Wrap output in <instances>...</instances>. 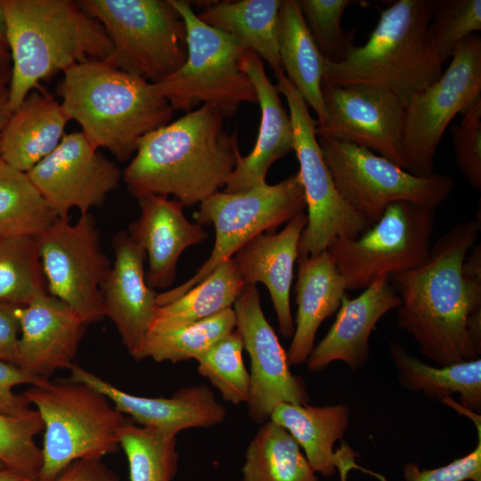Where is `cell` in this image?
I'll use <instances>...</instances> for the list:
<instances>
[{
    "instance_id": "6da1fadb",
    "label": "cell",
    "mask_w": 481,
    "mask_h": 481,
    "mask_svg": "<svg viewBox=\"0 0 481 481\" xmlns=\"http://www.w3.org/2000/svg\"><path fill=\"white\" fill-rule=\"evenodd\" d=\"M481 228L480 218L455 224L431 246L421 266L393 274L401 305L397 323L438 367L479 358L481 310L469 302L461 266Z\"/></svg>"
},
{
    "instance_id": "7a4b0ae2",
    "label": "cell",
    "mask_w": 481,
    "mask_h": 481,
    "mask_svg": "<svg viewBox=\"0 0 481 481\" xmlns=\"http://www.w3.org/2000/svg\"><path fill=\"white\" fill-rule=\"evenodd\" d=\"M224 118L202 104L144 135L122 173L128 192L135 198L173 195L183 207L218 192L242 157Z\"/></svg>"
},
{
    "instance_id": "3957f363",
    "label": "cell",
    "mask_w": 481,
    "mask_h": 481,
    "mask_svg": "<svg viewBox=\"0 0 481 481\" xmlns=\"http://www.w3.org/2000/svg\"><path fill=\"white\" fill-rule=\"evenodd\" d=\"M12 61L13 112L40 81L91 60L109 61L113 45L102 25L72 0H0Z\"/></svg>"
},
{
    "instance_id": "277c9868",
    "label": "cell",
    "mask_w": 481,
    "mask_h": 481,
    "mask_svg": "<svg viewBox=\"0 0 481 481\" xmlns=\"http://www.w3.org/2000/svg\"><path fill=\"white\" fill-rule=\"evenodd\" d=\"M56 94L88 143L120 162L131 159L144 135L170 123L174 112L154 84L105 61L66 69Z\"/></svg>"
},
{
    "instance_id": "5b68a950",
    "label": "cell",
    "mask_w": 481,
    "mask_h": 481,
    "mask_svg": "<svg viewBox=\"0 0 481 481\" xmlns=\"http://www.w3.org/2000/svg\"><path fill=\"white\" fill-rule=\"evenodd\" d=\"M432 7L433 0H398L381 10L364 45H353L339 63L325 61L322 84L381 86L407 107L443 74L429 34Z\"/></svg>"
},
{
    "instance_id": "8992f818",
    "label": "cell",
    "mask_w": 481,
    "mask_h": 481,
    "mask_svg": "<svg viewBox=\"0 0 481 481\" xmlns=\"http://www.w3.org/2000/svg\"><path fill=\"white\" fill-rule=\"evenodd\" d=\"M22 395L36 406L45 427L37 481H53L75 461L115 452L120 428L132 421L103 394L69 379L31 386Z\"/></svg>"
},
{
    "instance_id": "52a82bcc",
    "label": "cell",
    "mask_w": 481,
    "mask_h": 481,
    "mask_svg": "<svg viewBox=\"0 0 481 481\" xmlns=\"http://www.w3.org/2000/svg\"><path fill=\"white\" fill-rule=\"evenodd\" d=\"M186 27L187 59L175 72L154 84L173 110L186 112L200 103L232 117L243 102L257 103L256 90L241 70L245 45L200 20L185 0H170Z\"/></svg>"
},
{
    "instance_id": "ba28073f",
    "label": "cell",
    "mask_w": 481,
    "mask_h": 481,
    "mask_svg": "<svg viewBox=\"0 0 481 481\" xmlns=\"http://www.w3.org/2000/svg\"><path fill=\"white\" fill-rule=\"evenodd\" d=\"M105 29L113 66L157 84L186 61L185 22L170 0H79Z\"/></svg>"
},
{
    "instance_id": "9c48e42d",
    "label": "cell",
    "mask_w": 481,
    "mask_h": 481,
    "mask_svg": "<svg viewBox=\"0 0 481 481\" xmlns=\"http://www.w3.org/2000/svg\"><path fill=\"white\" fill-rule=\"evenodd\" d=\"M306 208L298 173L281 182L266 183L239 193L218 192L200 203L197 224H214L216 241L209 257L197 273L178 287L158 294L159 306L182 297L258 234L274 232Z\"/></svg>"
},
{
    "instance_id": "30bf717a",
    "label": "cell",
    "mask_w": 481,
    "mask_h": 481,
    "mask_svg": "<svg viewBox=\"0 0 481 481\" xmlns=\"http://www.w3.org/2000/svg\"><path fill=\"white\" fill-rule=\"evenodd\" d=\"M435 208L407 200L390 203L355 239L337 238L327 251L346 290L364 289L382 275L416 269L429 258Z\"/></svg>"
},
{
    "instance_id": "8fae6325",
    "label": "cell",
    "mask_w": 481,
    "mask_h": 481,
    "mask_svg": "<svg viewBox=\"0 0 481 481\" xmlns=\"http://www.w3.org/2000/svg\"><path fill=\"white\" fill-rule=\"evenodd\" d=\"M317 139L337 191L371 224L392 202L407 200L436 209L452 191L448 175L416 176L367 148L323 136Z\"/></svg>"
},
{
    "instance_id": "7c38bea8",
    "label": "cell",
    "mask_w": 481,
    "mask_h": 481,
    "mask_svg": "<svg viewBox=\"0 0 481 481\" xmlns=\"http://www.w3.org/2000/svg\"><path fill=\"white\" fill-rule=\"evenodd\" d=\"M279 94L287 102L294 132V152L304 190L307 224L298 242V257L328 249L338 237L355 239L372 225L355 212L337 191L325 164L313 118L304 98L284 72L274 75Z\"/></svg>"
},
{
    "instance_id": "4fadbf2b",
    "label": "cell",
    "mask_w": 481,
    "mask_h": 481,
    "mask_svg": "<svg viewBox=\"0 0 481 481\" xmlns=\"http://www.w3.org/2000/svg\"><path fill=\"white\" fill-rule=\"evenodd\" d=\"M446 70L406 107L404 169L420 177L435 174L434 157L447 126L481 99V38L471 34L452 55Z\"/></svg>"
},
{
    "instance_id": "5bb4252c",
    "label": "cell",
    "mask_w": 481,
    "mask_h": 481,
    "mask_svg": "<svg viewBox=\"0 0 481 481\" xmlns=\"http://www.w3.org/2000/svg\"><path fill=\"white\" fill-rule=\"evenodd\" d=\"M50 294L69 306L83 321L104 317L101 286L110 268L100 244L94 216L81 214L76 224L59 217L36 237Z\"/></svg>"
},
{
    "instance_id": "9a60e30c",
    "label": "cell",
    "mask_w": 481,
    "mask_h": 481,
    "mask_svg": "<svg viewBox=\"0 0 481 481\" xmlns=\"http://www.w3.org/2000/svg\"><path fill=\"white\" fill-rule=\"evenodd\" d=\"M327 119L316 135L356 144L404 169L406 106L387 89L365 85H325Z\"/></svg>"
},
{
    "instance_id": "2e32d148",
    "label": "cell",
    "mask_w": 481,
    "mask_h": 481,
    "mask_svg": "<svg viewBox=\"0 0 481 481\" xmlns=\"http://www.w3.org/2000/svg\"><path fill=\"white\" fill-rule=\"evenodd\" d=\"M232 308L235 330L250 358L249 417L263 424L281 403L308 404L306 384L291 373L287 353L264 314L256 285H245Z\"/></svg>"
},
{
    "instance_id": "e0dca14e",
    "label": "cell",
    "mask_w": 481,
    "mask_h": 481,
    "mask_svg": "<svg viewBox=\"0 0 481 481\" xmlns=\"http://www.w3.org/2000/svg\"><path fill=\"white\" fill-rule=\"evenodd\" d=\"M27 173L58 217H68L72 208L86 214L101 207L122 177L117 165L94 149L81 131L65 135Z\"/></svg>"
},
{
    "instance_id": "ac0fdd59",
    "label": "cell",
    "mask_w": 481,
    "mask_h": 481,
    "mask_svg": "<svg viewBox=\"0 0 481 481\" xmlns=\"http://www.w3.org/2000/svg\"><path fill=\"white\" fill-rule=\"evenodd\" d=\"M69 380L90 386L111 401L115 408L143 427L171 436L192 428H210L223 422L226 408L204 385L182 387L171 397H143L128 394L97 375L73 363Z\"/></svg>"
},
{
    "instance_id": "d6986e66",
    "label": "cell",
    "mask_w": 481,
    "mask_h": 481,
    "mask_svg": "<svg viewBox=\"0 0 481 481\" xmlns=\"http://www.w3.org/2000/svg\"><path fill=\"white\" fill-rule=\"evenodd\" d=\"M114 263L102 286L104 316L115 324L133 358L140 351L156 316L158 293L145 280L144 249L126 231L112 239Z\"/></svg>"
},
{
    "instance_id": "ffe728a7",
    "label": "cell",
    "mask_w": 481,
    "mask_h": 481,
    "mask_svg": "<svg viewBox=\"0 0 481 481\" xmlns=\"http://www.w3.org/2000/svg\"><path fill=\"white\" fill-rule=\"evenodd\" d=\"M16 365L44 378L74 363L86 323L57 298L41 295L19 306Z\"/></svg>"
},
{
    "instance_id": "44dd1931",
    "label": "cell",
    "mask_w": 481,
    "mask_h": 481,
    "mask_svg": "<svg viewBox=\"0 0 481 481\" xmlns=\"http://www.w3.org/2000/svg\"><path fill=\"white\" fill-rule=\"evenodd\" d=\"M241 70L250 79L261 110L258 135L251 152L241 157L230 175L224 192L239 193L265 183L273 162L294 152V132L275 85L269 80L261 58L246 48L240 56Z\"/></svg>"
},
{
    "instance_id": "7402d4cb",
    "label": "cell",
    "mask_w": 481,
    "mask_h": 481,
    "mask_svg": "<svg viewBox=\"0 0 481 481\" xmlns=\"http://www.w3.org/2000/svg\"><path fill=\"white\" fill-rule=\"evenodd\" d=\"M400 305L388 275L376 279L355 298L345 296L335 322L306 361L308 370L322 371L335 361L344 362L354 371L363 368L370 355L371 331L383 315Z\"/></svg>"
},
{
    "instance_id": "603a6c76",
    "label": "cell",
    "mask_w": 481,
    "mask_h": 481,
    "mask_svg": "<svg viewBox=\"0 0 481 481\" xmlns=\"http://www.w3.org/2000/svg\"><path fill=\"white\" fill-rule=\"evenodd\" d=\"M141 215L129 225L130 238L141 246L148 257L146 283L151 289L170 286L176 274L179 257L187 248L208 238L201 225L191 223L183 206L165 196L137 198Z\"/></svg>"
},
{
    "instance_id": "cb8c5ba5",
    "label": "cell",
    "mask_w": 481,
    "mask_h": 481,
    "mask_svg": "<svg viewBox=\"0 0 481 481\" xmlns=\"http://www.w3.org/2000/svg\"><path fill=\"white\" fill-rule=\"evenodd\" d=\"M307 216L302 212L291 218L280 232L261 233L240 248L233 257L245 284L261 282L267 288L275 310L279 330L292 337L295 323L289 292L298 242Z\"/></svg>"
},
{
    "instance_id": "d4e9b609",
    "label": "cell",
    "mask_w": 481,
    "mask_h": 481,
    "mask_svg": "<svg viewBox=\"0 0 481 481\" xmlns=\"http://www.w3.org/2000/svg\"><path fill=\"white\" fill-rule=\"evenodd\" d=\"M295 331L287 356L289 365L306 363L322 322L341 305L346 283L327 250L298 257Z\"/></svg>"
},
{
    "instance_id": "484cf974",
    "label": "cell",
    "mask_w": 481,
    "mask_h": 481,
    "mask_svg": "<svg viewBox=\"0 0 481 481\" xmlns=\"http://www.w3.org/2000/svg\"><path fill=\"white\" fill-rule=\"evenodd\" d=\"M69 118L45 89L32 90L12 112L0 140V158L29 172L61 143Z\"/></svg>"
},
{
    "instance_id": "4316f807",
    "label": "cell",
    "mask_w": 481,
    "mask_h": 481,
    "mask_svg": "<svg viewBox=\"0 0 481 481\" xmlns=\"http://www.w3.org/2000/svg\"><path fill=\"white\" fill-rule=\"evenodd\" d=\"M270 420L289 432L315 472L330 477L338 471L341 451L335 452L334 444L349 427L350 411L346 405L281 403Z\"/></svg>"
},
{
    "instance_id": "83f0119b",
    "label": "cell",
    "mask_w": 481,
    "mask_h": 481,
    "mask_svg": "<svg viewBox=\"0 0 481 481\" xmlns=\"http://www.w3.org/2000/svg\"><path fill=\"white\" fill-rule=\"evenodd\" d=\"M278 45L284 74L315 112L317 125H323L327 119L322 91L325 59L305 22L298 0H281Z\"/></svg>"
},
{
    "instance_id": "f1b7e54d",
    "label": "cell",
    "mask_w": 481,
    "mask_h": 481,
    "mask_svg": "<svg viewBox=\"0 0 481 481\" xmlns=\"http://www.w3.org/2000/svg\"><path fill=\"white\" fill-rule=\"evenodd\" d=\"M281 0L212 1L198 17L239 39L267 61L273 75L284 72L278 45Z\"/></svg>"
},
{
    "instance_id": "f546056e",
    "label": "cell",
    "mask_w": 481,
    "mask_h": 481,
    "mask_svg": "<svg viewBox=\"0 0 481 481\" xmlns=\"http://www.w3.org/2000/svg\"><path fill=\"white\" fill-rule=\"evenodd\" d=\"M400 384L413 392L441 401L459 395L467 411L481 410V359L438 367L411 355L396 342L388 347Z\"/></svg>"
},
{
    "instance_id": "4dcf8cb0",
    "label": "cell",
    "mask_w": 481,
    "mask_h": 481,
    "mask_svg": "<svg viewBox=\"0 0 481 481\" xmlns=\"http://www.w3.org/2000/svg\"><path fill=\"white\" fill-rule=\"evenodd\" d=\"M245 285L232 257L182 297L159 306L149 332L183 326L232 308Z\"/></svg>"
},
{
    "instance_id": "1f68e13d",
    "label": "cell",
    "mask_w": 481,
    "mask_h": 481,
    "mask_svg": "<svg viewBox=\"0 0 481 481\" xmlns=\"http://www.w3.org/2000/svg\"><path fill=\"white\" fill-rule=\"evenodd\" d=\"M300 446L281 426L264 422L249 442L243 481H319Z\"/></svg>"
},
{
    "instance_id": "d6a6232c",
    "label": "cell",
    "mask_w": 481,
    "mask_h": 481,
    "mask_svg": "<svg viewBox=\"0 0 481 481\" xmlns=\"http://www.w3.org/2000/svg\"><path fill=\"white\" fill-rule=\"evenodd\" d=\"M58 218L28 173L0 158V236L37 237Z\"/></svg>"
},
{
    "instance_id": "836d02e7",
    "label": "cell",
    "mask_w": 481,
    "mask_h": 481,
    "mask_svg": "<svg viewBox=\"0 0 481 481\" xmlns=\"http://www.w3.org/2000/svg\"><path fill=\"white\" fill-rule=\"evenodd\" d=\"M233 308L176 328L148 333L136 361L145 358L176 363L197 360L216 343L235 330Z\"/></svg>"
},
{
    "instance_id": "e575fe53",
    "label": "cell",
    "mask_w": 481,
    "mask_h": 481,
    "mask_svg": "<svg viewBox=\"0 0 481 481\" xmlns=\"http://www.w3.org/2000/svg\"><path fill=\"white\" fill-rule=\"evenodd\" d=\"M130 481H172L177 472L176 436L132 420L118 433Z\"/></svg>"
},
{
    "instance_id": "d590c367",
    "label": "cell",
    "mask_w": 481,
    "mask_h": 481,
    "mask_svg": "<svg viewBox=\"0 0 481 481\" xmlns=\"http://www.w3.org/2000/svg\"><path fill=\"white\" fill-rule=\"evenodd\" d=\"M36 237L0 236V303L19 306L46 293Z\"/></svg>"
},
{
    "instance_id": "8d00e7d4",
    "label": "cell",
    "mask_w": 481,
    "mask_h": 481,
    "mask_svg": "<svg viewBox=\"0 0 481 481\" xmlns=\"http://www.w3.org/2000/svg\"><path fill=\"white\" fill-rule=\"evenodd\" d=\"M244 345L236 330L216 343L198 362V372L216 387L224 401L247 403L250 379L243 358Z\"/></svg>"
},
{
    "instance_id": "74e56055",
    "label": "cell",
    "mask_w": 481,
    "mask_h": 481,
    "mask_svg": "<svg viewBox=\"0 0 481 481\" xmlns=\"http://www.w3.org/2000/svg\"><path fill=\"white\" fill-rule=\"evenodd\" d=\"M44 428L37 410L20 417L0 413V461L7 469L37 481L43 455L35 438Z\"/></svg>"
},
{
    "instance_id": "f35d334b",
    "label": "cell",
    "mask_w": 481,
    "mask_h": 481,
    "mask_svg": "<svg viewBox=\"0 0 481 481\" xmlns=\"http://www.w3.org/2000/svg\"><path fill=\"white\" fill-rule=\"evenodd\" d=\"M355 0H298L305 22L325 61H343L353 45V33L341 27L345 10Z\"/></svg>"
},
{
    "instance_id": "ab89813d",
    "label": "cell",
    "mask_w": 481,
    "mask_h": 481,
    "mask_svg": "<svg viewBox=\"0 0 481 481\" xmlns=\"http://www.w3.org/2000/svg\"><path fill=\"white\" fill-rule=\"evenodd\" d=\"M480 29V0H433L429 34L444 61L452 57L463 39Z\"/></svg>"
},
{
    "instance_id": "60d3db41",
    "label": "cell",
    "mask_w": 481,
    "mask_h": 481,
    "mask_svg": "<svg viewBox=\"0 0 481 481\" xmlns=\"http://www.w3.org/2000/svg\"><path fill=\"white\" fill-rule=\"evenodd\" d=\"M461 114L460 125L451 127L456 161L469 184L481 191V99Z\"/></svg>"
},
{
    "instance_id": "b9f144b4",
    "label": "cell",
    "mask_w": 481,
    "mask_h": 481,
    "mask_svg": "<svg viewBox=\"0 0 481 481\" xmlns=\"http://www.w3.org/2000/svg\"><path fill=\"white\" fill-rule=\"evenodd\" d=\"M49 380L14 363L0 360V413L16 417L29 414L32 411L30 403L22 394H15L13 388L22 384L43 386Z\"/></svg>"
},
{
    "instance_id": "7bdbcfd3",
    "label": "cell",
    "mask_w": 481,
    "mask_h": 481,
    "mask_svg": "<svg viewBox=\"0 0 481 481\" xmlns=\"http://www.w3.org/2000/svg\"><path fill=\"white\" fill-rule=\"evenodd\" d=\"M478 441V444L471 452L440 468L420 470L417 464L407 463L404 468L405 481H480V436Z\"/></svg>"
},
{
    "instance_id": "ee69618b",
    "label": "cell",
    "mask_w": 481,
    "mask_h": 481,
    "mask_svg": "<svg viewBox=\"0 0 481 481\" xmlns=\"http://www.w3.org/2000/svg\"><path fill=\"white\" fill-rule=\"evenodd\" d=\"M53 481H120L102 459H81L67 466Z\"/></svg>"
},
{
    "instance_id": "f6af8a7d",
    "label": "cell",
    "mask_w": 481,
    "mask_h": 481,
    "mask_svg": "<svg viewBox=\"0 0 481 481\" xmlns=\"http://www.w3.org/2000/svg\"><path fill=\"white\" fill-rule=\"evenodd\" d=\"M19 306L0 303V360L16 364L20 337Z\"/></svg>"
},
{
    "instance_id": "bcb514c9",
    "label": "cell",
    "mask_w": 481,
    "mask_h": 481,
    "mask_svg": "<svg viewBox=\"0 0 481 481\" xmlns=\"http://www.w3.org/2000/svg\"><path fill=\"white\" fill-rule=\"evenodd\" d=\"M8 88L0 93V140L5 125L7 124L12 111L9 107Z\"/></svg>"
},
{
    "instance_id": "7dc6e473",
    "label": "cell",
    "mask_w": 481,
    "mask_h": 481,
    "mask_svg": "<svg viewBox=\"0 0 481 481\" xmlns=\"http://www.w3.org/2000/svg\"><path fill=\"white\" fill-rule=\"evenodd\" d=\"M12 76V65L10 56H0V93L7 89Z\"/></svg>"
},
{
    "instance_id": "c3c4849f",
    "label": "cell",
    "mask_w": 481,
    "mask_h": 481,
    "mask_svg": "<svg viewBox=\"0 0 481 481\" xmlns=\"http://www.w3.org/2000/svg\"><path fill=\"white\" fill-rule=\"evenodd\" d=\"M0 56H10L4 13L0 5Z\"/></svg>"
},
{
    "instance_id": "681fc988",
    "label": "cell",
    "mask_w": 481,
    "mask_h": 481,
    "mask_svg": "<svg viewBox=\"0 0 481 481\" xmlns=\"http://www.w3.org/2000/svg\"><path fill=\"white\" fill-rule=\"evenodd\" d=\"M0 481H33L29 477L12 469H5L0 471Z\"/></svg>"
},
{
    "instance_id": "f907efd6",
    "label": "cell",
    "mask_w": 481,
    "mask_h": 481,
    "mask_svg": "<svg viewBox=\"0 0 481 481\" xmlns=\"http://www.w3.org/2000/svg\"><path fill=\"white\" fill-rule=\"evenodd\" d=\"M7 469V468L5 467V465H4L2 461H0V471L4 470V469Z\"/></svg>"
},
{
    "instance_id": "816d5d0a",
    "label": "cell",
    "mask_w": 481,
    "mask_h": 481,
    "mask_svg": "<svg viewBox=\"0 0 481 481\" xmlns=\"http://www.w3.org/2000/svg\"><path fill=\"white\" fill-rule=\"evenodd\" d=\"M481 481V480H480Z\"/></svg>"
}]
</instances>
